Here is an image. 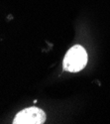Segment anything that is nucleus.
<instances>
[{
  "instance_id": "f257e3e1",
  "label": "nucleus",
  "mask_w": 110,
  "mask_h": 124,
  "mask_svg": "<svg viewBox=\"0 0 110 124\" xmlns=\"http://www.w3.org/2000/svg\"><path fill=\"white\" fill-rule=\"evenodd\" d=\"M87 63V54L83 47L75 45L71 48L64 59V69L71 73L81 70Z\"/></svg>"
},
{
  "instance_id": "f03ea898",
  "label": "nucleus",
  "mask_w": 110,
  "mask_h": 124,
  "mask_svg": "<svg viewBox=\"0 0 110 124\" xmlns=\"http://www.w3.org/2000/svg\"><path fill=\"white\" fill-rule=\"evenodd\" d=\"M46 121V113L39 107H28L17 113L14 124H42Z\"/></svg>"
}]
</instances>
